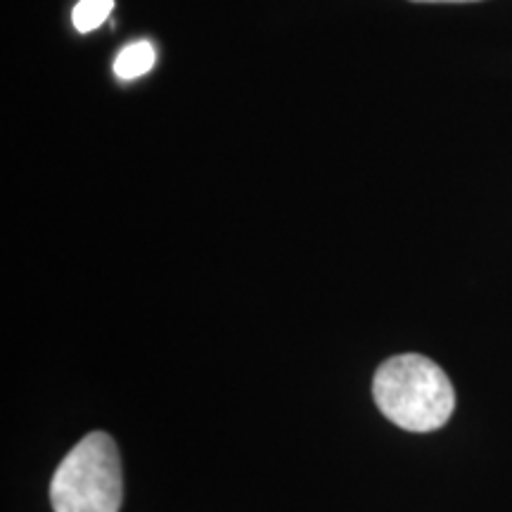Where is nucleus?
Here are the masks:
<instances>
[{
    "instance_id": "3",
    "label": "nucleus",
    "mask_w": 512,
    "mask_h": 512,
    "mask_svg": "<svg viewBox=\"0 0 512 512\" xmlns=\"http://www.w3.org/2000/svg\"><path fill=\"white\" fill-rule=\"evenodd\" d=\"M157 62V53L152 48L150 41H136V43H128V46L121 50L114 60V74L121 81H133L138 76H143L155 67Z\"/></svg>"
},
{
    "instance_id": "5",
    "label": "nucleus",
    "mask_w": 512,
    "mask_h": 512,
    "mask_svg": "<svg viewBox=\"0 0 512 512\" xmlns=\"http://www.w3.org/2000/svg\"><path fill=\"white\" fill-rule=\"evenodd\" d=\"M411 3H477V0H411Z\"/></svg>"
},
{
    "instance_id": "1",
    "label": "nucleus",
    "mask_w": 512,
    "mask_h": 512,
    "mask_svg": "<svg viewBox=\"0 0 512 512\" xmlns=\"http://www.w3.org/2000/svg\"><path fill=\"white\" fill-rule=\"evenodd\" d=\"M373 396L384 418L401 430L420 434L444 427L456 408L448 375L420 354L387 358L375 373Z\"/></svg>"
},
{
    "instance_id": "2",
    "label": "nucleus",
    "mask_w": 512,
    "mask_h": 512,
    "mask_svg": "<svg viewBox=\"0 0 512 512\" xmlns=\"http://www.w3.org/2000/svg\"><path fill=\"white\" fill-rule=\"evenodd\" d=\"M124 472L119 448L105 432L86 434L64 456L50 482L55 512H119Z\"/></svg>"
},
{
    "instance_id": "4",
    "label": "nucleus",
    "mask_w": 512,
    "mask_h": 512,
    "mask_svg": "<svg viewBox=\"0 0 512 512\" xmlns=\"http://www.w3.org/2000/svg\"><path fill=\"white\" fill-rule=\"evenodd\" d=\"M112 8L114 0H79L72 15L74 29L79 31V34H91V31L105 24V19L110 17Z\"/></svg>"
}]
</instances>
